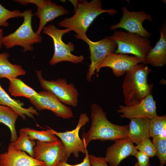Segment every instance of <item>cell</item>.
Masks as SVG:
<instances>
[{
    "instance_id": "27",
    "label": "cell",
    "mask_w": 166,
    "mask_h": 166,
    "mask_svg": "<svg viewBox=\"0 0 166 166\" xmlns=\"http://www.w3.org/2000/svg\"><path fill=\"white\" fill-rule=\"evenodd\" d=\"M152 142L156 149V156L158 159L160 164H166V138L160 136L152 137Z\"/></svg>"
},
{
    "instance_id": "34",
    "label": "cell",
    "mask_w": 166,
    "mask_h": 166,
    "mask_svg": "<svg viewBox=\"0 0 166 166\" xmlns=\"http://www.w3.org/2000/svg\"><path fill=\"white\" fill-rule=\"evenodd\" d=\"M69 1H70V2H71L73 5L75 10L77 9L79 2L77 0H69Z\"/></svg>"
},
{
    "instance_id": "5",
    "label": "cell",
    "mask_w": 166,
    "mask_h": 166,
    "mask_svg": "<svg viewBox=\"0 0 166 166\" xmlns=\"http://www.w3.org/2000/svg\"><path fill=\"white\" fill-rule=\"evenodd\" d=\"M24 21L21 25L14 32L3 36L2 40V45L6 49L12 48L16 45L22 47L24 52L32 51L33 45L40 42L42 37L34 32L32 28V19L34 14L30 9L23 12Z\"/></svg>"
},
{
    "instance_id": "29",
    "label": "cell",
    "mask_w": 166,
    "mask_h": 166,
    "mask_svg": "<svg viewBox=\"0 0 166 166\" xmlns=\"http://www.w3.org/2000/svg\"><path fill=\"white\" fill-rule=\"evenodd\" d=\"M136 147L137 150L146 153L150 157H153L156 156L155 148L150 138L145 139Z\"/></svg>"
},
{
    "instance_id": "14",
    "label": "cell",
    "mask_w": 166,
    "mask_h": 166,
    "mask_svg": "<svg viewBox=\"0 0 166 166\" xmlns=\"http://www.w3.org/2000/svg\"><path fill=\"white\" fill-rule=\"evenodd\" d=\"M89 45L91 63L87 73L86 79L89 82L95 73L97 65L109 53L113 52L117 47V44L109 37H106L96 42L89 40L87 36L81 39Z\"/></svg>"
},
{
    "instance_id": "15",
    "label": "cell",
    "mask_w": 166,
    "mask_h": 166,
    "mask_svg": "<svg viewBox=\"0 0 166 166\" xmlns=\"http://www.w3.org/2000/svg\"><path fill=\"white\" fill-rule=\"evenodd\" d=\"M117 110L121 113L120 116L122 118L131 119L146 118L151 119L157 115L156 102L151 94L147 96L142 101L137 104L130 105L119 106Z\"/></svg>"
},
{
    "instance_id": "33",
    "label": "cell",
    "mask_w": 166,
    "mask_h": 166,
    "mask_svg": "<svg viewBox=\"0 0 166 166\" xmlns=\"http://www.w3.org/2000/svg\"><path fill=\"white\" fill-rule=\"evenodd\" d=\"M3 32L2 29H0V49L2 48L3 45L2 42V40L3 37Z\"/></svg>"
},
{
    "instance_id": "10",
    "label": "cell",
    "mask_w": 166,
    "mask_h": 166,
    "mask_svg": "<svg viewBox=\"0 0 166 166\" xmlns=\"http://www.w3.org/2000/svg\"><path fill=\"white\" fill-rule=\"evenodd\" d=\"M122 16L120 22L110 26L111 30L118 28H122L128 32L138 34L142 37L148 38L151 37V34L143 27L144 21L148 20L152 22L151 16L145 11H130L126 7L122 6L121 8Z\"/></svg>"
},
{
    "instance_id": "2",
    "label": "cell",
    "mask_w": 166,
    "mask_h": 166,
    "mask_svg": "<svg viewBox=\"0 0 166 166\" xmlns=\"http://www.w3.org/2000/svg\"><path fill=\"white\" fill-rule=\"evenodd\" d=\"M105 13L114 15L117 11L113 8L102 9V2L100 0L89 2L82 0L79 2L74 14L70 18H65L59 22L58 25L74 31L76 33L75 38L81 39L86 36L87 30L94 19L100 14Z\"/></svg>"
},
{
    "instance_id": "32",
    "label": "cell",
    "mask_w": 166,
    "mask_h": 166,
    "mask_svg": "<svg viewBox=\"0 0 166 166\" xmlns=\"http://www.w3.org/2000/svg\"><path fill=\"white\" fill-rule=\"evenodd\" d=\"M85 156L83 161L81 163L75 165H71L68 164L65 161H61L59 162L57 166H92L90 164L88 156V151L86 150Z\"/></svg>"
},
{
    "instance_id": "17",
    "label": "cell",
    "mask_w": 166,
    "mask_h": 166,
    "mask_svg": "<svg viewBox=\"0 0 166 166\" xmlns=\"http://www.w3.org/2000/svg\"><path fill=\"white\" fill-rule=\"evenodd\" d=\"M0 166H45V163L32 157L23 151L16 150L10 142L7 152L0 154Z\"/></svg>"
},
{
    "instance_id": "16",
    "label": "cell",
    "mask_w": 166,
    "mask_h": 166,
    "mask_svg": "<svg viewBox=\"0 0 166 166\" xmlns=\"http://www.w3.org/2000/svg\"><path fill=\"white\" fill-rule=\"evenodd\" d=\"M133 144L128 137L115 141L107 149L105 158L107 163L110 166H118L128 156H134L138 150Z\"/></svg>"
},
{
    "instance_id": "9",
    "label": "cell",
    "mask_w": 166,
    "mask_h": 166,
    "mask_svg": "<svg viewBox=\"0 0 166 166\" xmlns=\"http://www.w3.org/2000/svg\"><path fill=\"white\" fill-rule=\"evenodd\" d=\"M34 150V158L44 162L45 166H57L60 162H67L69 159L61 140L50 142L37 140Z\"/></svg>"
},
{
    "instance_id": "31",
    "label": "cell",
    "mask_w": 166,
    "mask_h": 166,
    "mask_svg": "<svg viewBox=\"0 0 166 166\" xmlns=\"http://www.w3.org/2000/svg\"><path fill=\"white\" fill-rule=\"evenodd\" d=\"M89 161L92 166H109L105 157L88 154Z\"/></svg>"
},
{
    "instance_id": "30",
    "label": "cell",
    "mask_w": 166,
    "mask_h": 166,
    "mask_svg": "<svg viewBox=\"0 0 166 166\" xmlns=\"http://www.w3.org/2000/svg\"><path fill=\"white\" fill-rule=\"evenodd\" d=\"M134 156L137 159V162L135 166H149V156L145 152L138 151Z\"/></svg>"
},
{
    "instance_id": "26",
    "label": "cell",
    "mask_w": 166,
    "mask_h": 166,
    "mask_svg": "<svg viewBox=\"0 0 166 166\" xmlns=\"http://www.w3.org/2000/svg\"><path fill=\"white\" fill-rule=\"evenodd\" d=\"M150 137L160 136L166 138V115H157L150 119L149 126Z\"/></svg>"
},
{
    "instance_id": "19",
    "label": "cell",
    "mask_w": 166,
    "mask_h": 166,
    "mask_svg": "<svg viewBox=\"0 0 166 166\" xmlns=\"http://www.w3.org/2000/svg\"><path fill=\"white\" fill-rule=\"evenodd\" d=\"M130 120L128 137L133 143L137 145L145 139L150 138L149 131L150 119L140 118Z\"/></svg>"
},
{
    "instance_id": "6",
    "label": "cell",
    "mask_w": 166,
    "mask_h": 166,
    "mask_svg": "<svg viewBox=\"0 0 166 166\" xmlns=\"http://www.w3.org/2000/svg\"><path fill=\"white\" fill-rule=\"evenodd\" d=\"M70 30L68 29H58L53 25L45 26L42 32L52 39L54 47V54L49 61L51 65L63 61H69L74 64L82 62L84 58L82 55H74L71 52L74 50V45L71 42L67 44L64 43L62 39V36Z\"/></svg>"
},
{
    "instance_id": "1",
    "label": "cell",
    "mask_w": 166,
    "mask_h": 166,
    "mask_svg": "<svg viewBox=\"0 0 166 166\" xmlns=\"http://www.w3.org/2000/svg\"><path fill=\"white\" fill-rule=\"evenodd\" d=\"M91 125L86 132L82 135L85 148L91 141L99 140L101 141L112 140L128 137L129 124L120 125L114 124L107 119L103 108L96 103L90 107Z\"/></svg>"
},
{
    "instance_id": "35",
    "label": "cell",
    "mask_w": 166,
    "mask_h": 166,
    "mask_svg": "<svg viewBox=\"0 0 166 166\" xmlns=\"http://www.w3.org/2000/svg\"><path fill=\"white\" fill-rule=\"evenodd\" d=\"M159 166H164V165L161 164H160Z\"/></svg>"
},
{
    "instance_id": "28",
    "label": "cell",
    "mask_w": 166,
    "mask_h": 166,
    "mask_svg": "<svg viewBox=\"0 0 166 166\" xmlns=\"http://www.w3.org/2000/svg\"><path fill=\"white\" fill-rule=\"evenodd\" d=\"M23 13L18 10H9L0 4V27H7L9 23L7 20L10 18L23 17Z\"/></svg>"
},
{
    "instance_id": "24",
    "label": "cell",
    "mask_w": 166,
    "mask_h": 166,
    "mask_svg": "<svg viewBox=\"0 0 166 166\" xmlns=\"http://www.w3.org/2000/svg\"><path fill=\"white\" fill-rule=\"evenodd\" d=\"M19 131L26 134L33 140L50 142L58 140L55 135L48 129L46 130H38L27 127L22 128Z\"/></svg>"
},
{
    "instance_id": "8",
    "label": "cell",
    "mask_w": 166,
    "mask_h": 166,
    "mask_svg": "<svg viewBox=\"0 0 166 166\" xmlns=\"http://www.w3.org/2000/svg\"><path fill=\"white\" fill-rule=\"evenodd\" d=\"M89 121L87 114L81 113L78 123L76 127L71 131H67L63 132H59L47 127L48 129L59 137L63 143L66 155L69 158L73 154L76 158L79 156V152L85 153L86 150L82 140L79 136L80 129L85 126Z\"/></svg>"
},
{
    "instance_id": "3",
    "label": "cell",
    "mask_w": 166,
    "mask_h": 166,
    "mask_svg": "<svg viewBox=\"0 0 166 166\" xmlns=\"http://www.w3.org/2000/svg\"><path fill=\"white\" fill-rule=\"evenodd\" d=\"M151 70L141 63L126 72L122 85L125 105L138 104L152 94L153 84L148 83V76Z\"/></svg>"
},
{
    "instance_id": "7",
    "label": "cell",
    "mask_w": 166,
    "mask_h": 166,
    "mask_svg": "<svg viewBox=\"0 0 166 166\" xmlns=\"http://www.w3.org/2000/svg\"><path fill=\"white\" fill-rule=\"evenodd\" d=\"M41 86L44 90L53 93L63 104L76 107L78 105V93L73 83H67L65 79L48 81L42 77V71L36 70Z\"/></svg>"
},
{
    "instance_id": "20",
    "label": "cell",
    "mask_w": 166,
    "mask_h": 166,
    "mask_svg": "<svg viewBox=\"0 0 166 166\" xmlns=\"http://www.w3.org/2000/svg\"><path fill=\"white\" fill-rule=\"evenodd\" d=\"M0 105L8 106L17 112L23 120L26 119L25 115L34 119V114L38 115L36 110L33 107L30 106L25 108L22 107L24 104L19 100L12 99L4 90L0 84Z\"/></svg>"
},
{
    "instance_id": "4",
    "label": "cell",
    "mask_w": 166,
    "mask_h": 166,
    "mask_svg": "<svg viewBox=\"0 0 166 166\" xmlns=\"http://www.w3.org/2000/svg\"><path fill=\"white\" fill-rule=\"evenodd\" d=\"M117 45L116 54H131L139 58L146 64V58L152 48L150 41L138 34L116 30L108 37Z\"/></svg>"
},
{
    "instance_id": "13",
    "label": "cell",
    "mask_w": 166,
    "mask_h": 166,
    "mask_svg": "<svg viewBox=\"0 0 166 166\" xmlns=\"http://www.w3.org/2000/svg\"><path fill=\"white\" fill-rule=\"evenodd\" d=\"M141 63H142L141 60L136 56L110 52L97 65L96 71L97 76L101 68L109 67L112 69L113 74L119 77L122 76L126 72Z\"/></svg>"
},
{
    "instance_id": "11",
    "label": "cell",
    "mask_w": 166,
    "mask_h": 166,
    "mask_svg": "<svg viewBox=\"0 0 166 166\" xmlns=\"http://www.w3.org/2000/svg\"><path fill=\"white\" fill-rule=\"evenodd\" d=\"M39 95L33 96L29 100L39 111L48 110L57 116L64 119L74 117L70 108L61 103L57 97L49 91L39 92Z\"/></svg>"
},
{
    "instance_id": "23",
    "label": "cell",
    "mask_w": 166,
    "mask_h": 166,
    "mask_svg": "<svg viewBox=\"0 0 166 166\" xmlns=\"http://www.w3.org/2000/svg\"><path fill=\"white\" fill-rule=\"evenodd\" d=\"M10 81L9 91L14 97H23L29 99L33 96L38 95L39 93L28 86L19 78L8 79Z\"/></svg>"
},
{
    "instance_id": "22",
    "label": "cell",
    "mask_w": 166,
    "mask_h": 166,
    "mask_svg": "<svg viewBox=\"0 0 166 166\" xmlns=\"http://www.w3.org/2000/svg\"><path fill=\"white\" fill-rule=\"evenodd\" d=\"M18 114L11 108L0 105V124L2 123L10 129V141L14 142L18 138L15 124Z\"/></svg>"
},
{
    "instance_id": "25",
    "label": "cell",
    "mask_w": 166,
    "mask_h": 166,
    "mask_svg": "<svg viewBox=\"0 0 166 166\" xmlns=\"http://www.w3.org/2000/svg\"><path fill=\"white\" fill-rule=\"evenodd\" d=\"M11 143L16 150L24 151L30 156L34 158V148L36 142L35 140H31L28 135L24 132L19 131V137L14 142Z\"/></svg>"
},
{
    "instance_id": "21",
    "label": "cell",
    "mask_w": 166,
    "mask_h": 166,
    "mask_svg": "<svg viewBox=\"0 0 166 166\" xmlns=\"http://www.w3.org/2000/svg\"><path fill=\"white\" fill-rule=\"evenodd\" d=\"M9 54L6 52L0 53V78L9 79L25 75L26 72L20 65L13 64L8 59Z\"/></svg>"
},
{
    "instance_id": "18",
    "label": "cell",
    "mask_w": 166,
    "mask_h": 166,
    "mask_svg": "<svg viewBox=\"0 0 166 166\" xmlns=\"http://www.w3.org/2000/svg\"><path fill=\"white\" fill-rule=\"evenodd\" d=\"M160 31V37L155 46L152 48L146 58V64L154 67H162L166 64V25L164 23Z\"/></svg>"
},
{
    "instance_id": "12",
    "label": "cell",
    "mask_w": 166,
    "mask_h": 166,
    "mask_svg": "<svg viewBox=\"0 0 166 166\" xmlns=\"http://www.w3.org/2000/svg\"><path fill=\"white\" fill-rule=\"evenodd\" d=\"M22 5L26 6L29 3L35 5L37 10L34 14L39 18V24L36 33L40 35L41 32L45 25L56 18L67 14L69 11L62 6L57 4L50 0H15Z\"/></svg>"
}]
</instances>
